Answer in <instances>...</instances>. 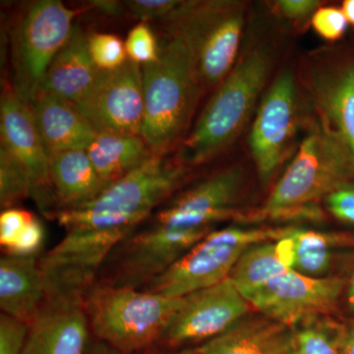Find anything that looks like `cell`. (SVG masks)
<instances>
[{
	"label": "cell",
	"instance_id": "1",
	"mask_svg": "<svg viewBox=\"0 0 354 354\" xmlns=\"http://www.w3.org/2000/svg\"><path fill=\"white\" fill-rule=\"evenodd\" d=\"M187 167L153 153L109 184L94 201L55 216L65 235L39 258L44 271L94 283L116 247L167 201L185 180Z\"/></svg>",
	"mask_w": 354,
	"mask_h": 354
},
{
	"label": "cell",
	"instance_id": "2",
	"mask_svg": "<svg viewBox=\"0 0 354 354\" xmlns=\"http://www.w3.org/2000/svg\"><path fill=\"white\" fill-rule=\"evenodd\" d=\"M351 174L353 162L346 147L325 123H317L264 206L245 220L319 218L320 212L314 203L346 184Z\"/></svg>",
	"mask_w": 354,
	"mask_h": 354
},
{
	"label": "cell",
	"instance_id": "3",
	"mask_svg": "<svg viewBox=\"0 0 354 354\" xmlns=\"http://www.w3.org/2000/svg\"><path fill=\"white\" fill-rule=\"evenodd\" d=\"M183 298L95 279L84 304L93 339L121 353L136 354L157 346Z\"/></svg>",
	"mask_w": 354,
	"mask_h": 354
},
{
	"label": "cell",
	"instance_id": "4",
	"mask_svg": "<svg viewBox=\"0 0 354 354\" xmlns=\"http://www.w3.org/2000/svg\"><path fill=\"white\" fill-rule=\"evenodd\" d=\"M142 137L153 153L162 155L189 122L201 88L183 39L171 37L162 44L158 59L142 66Z\"/></svg>",
	"mask_w": 354,
	"mask_h": 354
},
{
	"label": "cell",
	"instance_id": "5",
	"mask_svg": "<svg viewBox=\"0 0 354 354\" xmlns=\"http://www.w3.org/2000/svg\"><path fill=\"white\" fill-rule=\"evenodd\" d=\"M270 66L269 53L260 48L247 51L237 62L183 142L181 165L204 164L234 141L252 113Z\"/></svg>",
	"mask_w": 354,
	"mask_h": 354
},
{
	"label": "cell",
	"instance_id": "6",
	"mask_svg": "<svg viewBox=\"0 0 354 354\" xmlns=\"http://www.w3.org/2000/svg\"><path fill=\"white\" fill-rule=\"evenodd\" d=\"M243 21L241 6L234 2L183 1L162 23L189 48L200 86L213 87L234 67Z\"/></svg>",
	"mask_w": 354,
	"mask_h": 354
},
{
	"label": "cell",
	"instance_id": "7",
	"mask_svg": "<svg viewBox=\"0 0 354 354\" xmlns=\"http://www.w3.org/2000/svg\"><path fill=\"white\" fill-rule=\"evenodd\" d=\"M292 228L227 227L213 230L142 290L181 298L218 285L230 278L249 247L277 241Z\"/></svg>",
	"mask_w": 354,
	"mask_h": 354
},
{
	"label": "cell",
	"instance_id": "8",
	"mask_svg": "<svg viewBox=\"0 0 354 354\" xmlns=\"http://www.w3.org/2000/svg\"><path fill=\"white\" fill-rule=\"evenodd\" d=\"M77 13L59 0H39L16 27L13 92L28 104L39 95L51 62L71 36Z\"/></svg>",
	"mask_w": 354,
	"mask_h": 354
},
{
	"label": "cell",
	"instance_id": "9",
	"mask_svg": "<svg viewBox=\"0 0 354 354\" xmlns=\"http://www.w3.org/2000/svg\"><path fill=\"white\" fill-rule=\"evenodd\" d=\"M44 276L46 299L28 325L21 354H87L92 335L84 297L88 288Z\"/></svg>",
	"mask_w": 354,
	"mask_h": 354
},
{
	"label": "cell",
	"instance_id": "10",
	"mask_svg": "<svg viewBox=\"0 0 354 354\" xmlns=\"http://www.w3.org/2000/svg\"><path fill=\"white\" fill-rule=\"evenodd\" d=\"M251 305L230 278L183 298V304L156 346L189 348L211 341L241 318Z\"/></svg>",
	"mask_w": 354,
	"mask_h": 354
},
{
	"label": "cell",
	"instance_id": "11",
	"mask_svg": "<svg viewBox=\"0 0 354 354\" xmlns=\"http://www.w3.org/2000/svg\"><path fill=\"white\" fill-rule=\"evenodd\" d=\"M344 286L339 278H310L290 270L243 297L262 315L297 329L311 318L334 309Z\"/></svg>",
	"mask_w": 354,
	"mask_h": 354
},
{
	"label": "cell",
	"instance_id": "12",
	"mask_svg": "<svg viewBox=\"0 0 354 354\" xmlns=\"http://www.w3.org/2000/svg\"><path fill=\"white\" fill-rule=\"evenodd\" d=\"M74 106L97 133L142 136L144 97L141 65L128 59L118 68L100 71L87 94Z\"/></svg>",
	"mask_w": 354,
	"mask_h": 354
},
{
	"label": "cell",
	"instance_id": "13",
	"mask_svg": "<svg viewBox=\"0 0 354 354\" xmlns=\"http://www.w3.org/2000/svg\"><path fill=\"white\" fill-rule=\"evenodd\" d=\"M1 147L25 171L31 184V199L46 218H55L57 199L44 148L31 108L15 93L6 92L0 106Z\"/></svg>",
	"mask_w": 354,
	"mask_h": 354
},
{
	"label": "cell",
	"instance_id": "14",
	"mask_svg": "<svg viewBox=\"0 0 354 354\" xmlns=\"http://www.w3.org/2000/svg\"><path fill=\"white\" fill-rule=\"evenodd\" d=\"M298 123L295 79L285 71L276 79L261 102L249 145L261 180L271 179L290 150Z\"/></svg>",
	"mask_w": 354,
	"mask_h": 354
},
{
	"label": "cell",
	"instance_id": "15",
	"mask_svg": "<svg viewBox=\"0 0 354 354\" xmlns=\"http://www.w3.org/2000/svg\"><path fill=\"white\" fill-rule=\"evenodd\" d=\"M242 179L237 167L218 172L174 198L157 212L152 223L209 234L221 221L237 216L234 204Z\"/></svg>",
	"mask_w": 354,
	"mask_h": 354
},
{
	"label": "cell",
	"instance_id": "16",
	"mask_svg": "<svg viewBox=\"0 0 354 354\" xmlns=\"http://www.w3.org/2000/svg\"><path fill=\"white\" fill-rule=\"evenodd\" d=\"M48 157L67 151H86L97 132L71 102L39 93L29 104Z\"/></svg>",
	"mask_w": 354,
	"mask_h": 354
},
{
	"label": "cell",
	"instance_id": "17",
	"mask_svg": "<svg viewBox=\"0 0 354 354\" xmlns=\"http://www.w3.org/2000/svg\"><path fill=\"white\" fill-rule=\"evenodd\" d=\"M195 348L199 354H295V329L262 314L246 315Z\"/></svg>",
	"mask_w": 354,
	"mask_h": 354
},
{
	"label": "cell",
	"instance_id": "18",
	"mask_svg": "<svg viewBox=\"0 0 354 354\" xmlns=\"http://www.w3.org/2000/svg\"><path fill=\"white\" fill-rule=\"evenodd\" d=\"M41 256L2 254L0 258L1 314L27 325L39 313L46 297Z\"/></svg>",
	"mask_w": 354,
	"mask_h": 354
},
{
	"label": "cell",
	"instance_id": "19",
	"mask_svg": "<svg viewBox=\"0 0 354 354\" xmlns=\"http://www.w3.org/2000/svg\"><path fill=\"white\" fill-rule=\"evenodd\" d=\"M99 72L88 53V36L75 26L68 41L51 62L39 93L57 95L75 104L87 94Z\"/></svg>",
	"mask_w": 354,
	"mask_h": 354
},
{
	"label": "cell",
	"instance_id": "20",
	"mask_svg": "<svg viewBox=\"0 0 354 354\" xmlns=\"http://www.w3.org/2000/svg\"><path fill=\"white\" fill-rule=\"evenodd\" d=\"M50 171L57 214L94 201L109 185L97 174L86 151L50 156Z\"/></svg>",
	"mask_w": 354,
	"mask_h": 354
},
{
	"label": "cell",
	"instance_id": "21",
	"mask_svg": "<svg viewBox=\"0 0 354 354\" xmlns=\"http://www.w3.org/2000/svg\"><path fill=\"white\" fill-rule=\"evenodd\" d=\"M291 232L277 241L255 244L244 251L230 276L242 295L292 270L295 242Z\"/></svg>",
	"mask_w": 354,
	"mask_h": 354
},
{
	"label": "cell",
	"instance_id": "22",
	"mask_svg": "<svg viewBox=\"0 0 354 354\" xmlns=\"http://www.w3.org/2000/svg\"><path fill=\"white\" fill-rule=\"evenodd\" d=\"M317 97L327 121L324 123L346 147L354 171V64L318 80Z\"/></svg>",
	"mask_w": 354,
	"mask_h": 354
},
{
	"label": "cell",
	"instance_id": "23",
	"mask_svg": "<svg viewBox=\"0 0 354 354\" xmlns=\"http://www.w3.org/2000/svg\"><path fill=\"white\" fill-rule=\"evenodd\" d=\"M86 152L106 184L124 176L153 155L143 137L111 132L97 133Z\"/></svg>",
	"mask_w": 354,
	"mask_h": 354
},
{
	"label": "cell",
	"instance_id": "24",
	"mask_svg": "<svg viewBox=\"0 0 354 354\" xmlns=\"http://www.w3.org/2000/svg\"><path fill=\"white\" fill-rule=\"evenodd\" d=\"M295 263L292 270L310 278H325L332 264V250L346 239L316 230L293 228Z\"/></svg>",
	"mask_w": 354,
	"mask_h": 354
},
{
	"label": "cell",
	"instance_id": "25",
	"mask_svg": "<svg viewBox=\"0 0 354 354\" xmlns=\"http://www.w3.org/2000/svg\"><path fill=\"white\" fill-rule=\"evenodd\" d=\"M29 179L3 147L0 148V204L2 209H12L17 203L31 198Z\"/></svg>",
	"mask_w": 354,
	"mask_h": 354
},
{
	"label": "cell",
	"instance_id": "26",
	"mask_svg": "<svg viewBox=\"0 0 354 354\" xmlns=\"http://www.w3.org/2000/svg\"><path fill=\"white\" fill-rule=\"evenodd\" d=\"M91 57L100 71H109L122 66L128 60L125 43L115 35L97 34L88 36Z\"/></svg>",
	"mask_w": 354,
	"mask_h": 354
},
{
	"label": "cell",
	"instance_id": "27",
	"mask_svg": "<svg viewBox=\"0 0 354 354\" xmlns=\"http://www.w3.org/2000/svg\"><path fill=\"white\" fill-rule=\"evenodd\" d=\"M295 354H339L332 326L308 322L295 329Z\"/></svg>",
	"mask_w": 354,
	"mask_h": 354
},
{
	"label": "cell",
	"instance_id": "28",
	"mask_svg": "<svg viewBox=\"0 0 354 354\" xmlns=\"http://www.w3.org/2000/svg\"><path fill=\"white\" fill-rule=\"evenodd\" d=\"M124 43L128 59L141 66L152 64L160 55V46L150 26L146 22L135 26Z\"/></svg>",
	"mask_w": 354,
	"mask_h": 354
},
{
	"label": "cell",
	"instance_id": "29",
	"mask_svg": "<svg viewBox=\"0 0 354 354\" xmlns=\"http://www.w3.org/2000/svg\"><path fill=\"white\" fill-rule=\"evenodd\" d=\"M348 22L342 8L326 6L317 9L312 16V26L319 36L327 41H337L348 29Z\"/></svg>",
	"mask_w": 354,
	"mask_h": 354
},
{
	"label": "cell",
	"instance_id": "30",
	"mask_svg": "<svg viewBox=\"0 0 354 354\" xmlns=\"http://www.w3.org/2000/svg\"><path fill=\"white\" fill-rule=\"evenodd\" d=\"M44 239H46V230H44L43 223L34 216L23 228L10 248L3 254L41 256Z\"/></svg>",
	"mask_w": 354,
	"mask_h": 354
},
{
	"label": "cell",
	"instance_id": "31",
	"mask_svg": "<svg viewBox=\"0 0 354 354\" xmlns=\"http://www.w3.org/2000/svg\"><path fill=\"white\" fill-rule=\"evenodd\" d=\"M183 1L176 0H131L123 2L130 12L146 22L150 20L164 21L171 17Z\"/></svg>",
	"mask_w": 354,
	"mask_h": 354
},
{
	"label": "cell",
	"instance_id": "32",
	"mask_svg": "<svg viewBox=\"0 0 354 354\" xmlns=\"http://www.w3.org/2000/svg\"><path fill=\"white\" fill-rule=\"evenodd\" d=\"M27 333V324L0 314V354L22 353Z\"/></svg>",
	"mask_w": 354,
	"mask_h": 354
},
{
	"label": "cell",
	"instance_id": "33",
	"mask_svg": "<svg viewBox=\"0 0 354 354\" xmlns=\"http://www.w3.org/2000/svg\"><path fill=\"white\" fill-rule=\"evenodd\" d=\"M34 216L30 212L21 209H7L0 215V245L2 252L10 248L25 225Z\"/></svg>",
	"mask_w": 354,
	"mask_h": 354
},
{
	"label": "cell",
	"instance_id": "34",
	"mask_svg": "<svg viewBox=\"0 0 354 354\" xmlns=\"http://www.w3.org/2000/svg\"><path fill=\"white\" fill-rule=\"evenodd\" d=\"M325 199L333 216L337 220L354 225V185L344 184Z\"/></svg>",
	"mask_w": 354,
	"mask_h": 354
},
{
	"label": "cell",
	"instance_id": "35",
	"mask_svg": "<svg viewBox=\"0 0 354 354\" xmlns=\"http://www.w3.org/2000/svg\"><path fill=\"white\" fill-rule=\"evenodd\" d=\"M277 10L290 20H302L314 14L319 2L314 0H281L276 2Z\"/></svg>",
	"mask_w": 354,
	"mask_h": 354
},
{
	"label": "cell",
	"instance_id": "36",
	"mask_svg": "<svg viewBox=\"0 0 354 354\" xmlns=\"http://www.w3.org/2000/svg\"><path fill=\"white\" fill-rule=\"evenodd\" d=\"M333 337L339 354H354V319L332 326Z\"/></svg>",
	"mask_w": 354,
	"mask_h": 354
},
{
	"label": "cell",
	"instance_id": "37",
	"mask_svg": "<svg viewBox=\"0 0 354 354\" xmlns=\"http://www.w3.org/2000/svg\"><path fill=\"white\" fill-rule=\"evenodd\" d=\"M92 6L97 10L102 11L109 15H118L120 13L121 6L120 2L116 1H92Z\"/></svg>",
	"mask_w": 354,
	"mask_h": 354
},
{
	"label": "cell",
	"instance_id": "38",
	"mask_svg": "<svg viewBox=\"0 0 354 354\" xmlns=\"http://www.w3.org/2000/svg\"><path fill=\"white\" fill-rule=\"evenodd\" d=\"M136 354H199L197 353L196 348H162L158 346H153L152 348L147 349L142 353Z\"/></svg>",
	"mask_w": 354,
	"mask_h": 354
},
{
	"label": "cell",
	"instance_id": "39",
	"mask_svg": "<svg viewBox=\"0 0 354 354\" xmlns=\"http://www.w3.org/2000/svg\"><path fill=\"white\" fill-rule=\"evenodd\" d=\"M87 354H123L115 349L111 348L108 344L104 342L97 341L93 339L91 341L90 346H88Z\"/></svg>",
	"mask_w": 354,
	"mask_h": 354
},
{
	"label": "cell",
	"instance_id": "40",
	"mask_svg": "<svg viewBox=\"0 0 354 354\" xmlns=\"http://www.w3.org/2000/svg\"><path fill=\"white\" fill-rule=\"evenodd\" d=\"M342 10L348 24L354 26V0H344L342 2Z\"/></svg>",
	"mask_w": 354,
	"mask_h": 354
},
{
	"label": "cell",
	"instance_id": "41",
	"mask_svg": "<svg viewBox=\"0 0 354 354\" xmlns=\"http://www.w3.org/2000/svg\"><path fill=\"white\" fill-rule=\"evenodd\" d=\"M346 300H348L349 311L354 314V272L353 278L351 279V283H349L348 292H346Z\"/></svg>",
	"mask_w": 354,
	"mask_h": 354
}]
</instances>
